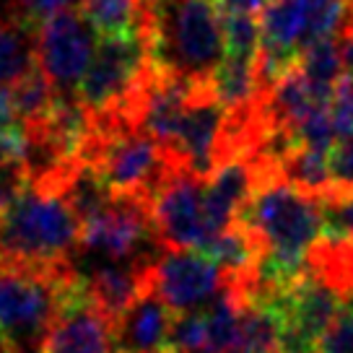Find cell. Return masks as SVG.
Returning a JSON list of instances; mask_svg holds the SVG:
<instances>
[{
	"label": "cell",
	"mask_w": 353,
	"mask_h": 353,
	"mask_svg": "<svg viewBox=\"0 0 353 353\" xmlns=\"http://www.w3.org/2000/svg\"><path fill=\"white\" fill-rule=\"evenodd\" d=\"M341 301V288L309 265L307 276L296 283L242 304H257L273 317L281 353H320L322 338L330 330Z\"/></svg>",
	"instance_id": "5b68a950"
},
{
	"label": "cell",
	"mask_w": 353,
	"mask_h": 353,
	"mask_svg": "<svg viewBox=\"0 0 353 353\" xmlns=\"http://www.w3.org/2000/svg\"><path fill=\"white\" fill-rule=\"evenodd\" d=\"M148 70L151 60H148L145 34L122 37V39H99L86 76L78 83L76 99L94 117L122 114L135 99Z\"/></svg>",
	"instance_id": "8992f818"
},
{
	"label": "cell",
	"mask_w": 353,
	"mask_h": 353,
	"mask_svg": "<svg viewBox=\"0 0 353 353\" xmlns=\"http://www.w3.org/2000/svg\"><path fill=\"white\" fill-rule=\"evenodd\" d=\"M97 32L88 26L81 11H65L52 16L37 29V57L44 76L57 94L76 97L97 52Z\"/></svg>",
	"instance_id": "8fae6325"
},
{
	"label": "cell",
	"mask_w": 353,
	"mask_h": 353,
	"mask_svg": "<svg viewBox=\"0 0 353 353\" xmlns=\"http://www.w3.org/2000/svg\"><path fill=\"white\" fill-rule=\"evenodd\" d=\"M270 0H216V8L221 16H254L257 11H265Z\"/></svg>",
	"instance_id": "484cf974"
},
{
	"label": "cell",
	"mask_w": 353,
	"mask_h": 353,
	"mask_svg": "<svg viewBox=\"0 0 353 353\" xmlns=\"http://www.w3.org/2000/svg\"><path fill=\"white\" fill-rule=\"evenodd\" d=\"M81 164H91L114 198L145 200L151 205L156 190L176 161L154 138L125 117H97V135Z\"/></svg>",
	"instance_id": "3957f363"
},
{
	"label": "cell",
	"mask_w": 353,
	"mask_h": 353,
	"mask_svg": "<svg viewBox=\"0 0 353 353\" xmlns=\"http://www.w3.org/2000/svg\"><path fill=\"white\" fill-rule=\"evenodd\" d=\"M39 348L42 353H114V322L97 304L60 312Z\"/></svg>",
	"instance_id": "5bb4252c"
},
{
	"label": "cell",
	"mask_w": 353,
	"mask_h": 353,
	"mask_svg": "<svg viewBox=\"0 0 353 353\" xmlns=\"http://www.w3.org/2000/svg\"><path fill=\"white\" fill-rule=\"evenodd\" d=\"M32 185L26 166L0 164V210H6L23 190Z\"/></svg>",
	"instance_id": "d4e9b609"
},
{
	"label": "cell",
	"mask_w": 353,
	"mask_h": 353,
	"mask_svg": "<svg viewBox=\"0 0 353 353\" xmlns=\"http://www.w3.org/2000/svg\"><path fill=\"white\" fill-rule=\"evenodd\" d=\"M299 73L307 78L314 88H320L322 94H330L332 97L338 91V86L343 83V78H345L338 37L312 44L307 52L301 55V60H299Z\"/></svg>",
	"instance_id": "ac0fdd59"
},
{
	"label": "cell",
	"mask_w": 353,
	"mask_h": 353,
	"mask_svg": "<svg viewBox=\"0 0 353 353\" xmlns=\"http://www.w3.org/2000/svg\"><path fill=\"white\" fill-rule=\"evenodd\" d=\"M236 226L252 234L260 250L309 257L322 239V198L278 174L260 176L236 216Z\"/></svg>",
	"instance_id": "277c9868"
},
{
	"label": "cell",
	"mask_w": 353,
	"mask_h": 353,
	"mask_svg": "<svg viewBox=\"0 0 353 353\" xmlns=\"http://www.w3.org/2000/svg\"><path fill=\"white\" fill-rule=\"evenodd\" d=\"M341 60H343V70H345V78L353 81V23H348L341 32Z\"/></svg>",
	"instance_id": "4316f807"
},
{
	"label": "cell",
	"mask_w": 353,
	"mask_h": 353,
	"mask_svg": "<svg viewBox=\"0 0 353 353\" xmlns=\"http://www.w3.org/2000/svg\"><path fill=\"white\" fill-rule=\"evenodd\" d=\"M37 65V32L19 19L0 23V83L11 88Z\"/></svg>",
	"instance_id": "e0dca14e"
},
{
	"label": "cell",
	"mask_w": 353,
	"mask_h": 353,
	"mask_svg": "<svg viewBox=\"0 0 353 353\" xmlns=\"http://www.w3.org/2000/svg\"><path fill=\"white\" fill-rule=\"evenodd\" d=\"M88 288L94 294L97 307L110 317L112 322L141 296L145 288V268L130 263H107L101 260L88 273H83Z\"/></svg>",
	"instance_id": "9a60e30c"
},
{
	"label": "cell",
	"mask_w": 353,
	"mask_h": 353,
	"mask_svg": "<svg viewBox=\"0 0 353 353\" xmlns=\"http://www.w3.org/2000/svg\"><path fill=\"white\" fill-rule=\"evenodd\" d=\"M13 353H42V348H13Z\"/></svg>",
	"instance_id": "f546056e"
},
{
	"label": "cell",
	"mask_w": 353,
	"mask_h": 353,
	"mask_svg": "<svg viewBox=\"0 0 353 353\" xmlns=\"http://www.w3.org/2000/svg\"><path fill=\"white\" fill-rule=\"evenodd\" d=\"M203 185L205 179L188 169H172L151 200L159 239L166 250H198L213 242L203 213Z\"/></svg>",
	"instance_id": "30bf717a"
},
{
	"label": "cell",
	"mask_w": 353,
	"mask_h": 353,
	"mask_svg": "<svg viewBox=\"0 0 353 353\" xmlns=\"http://www.w3.org/2000/svg\"><path fill=\"white\" fill-rule=\"evenodd\" d=\"M223 55L257 60L260 55V21L254 16H221Z\"/></svg>",
	"instance_id": "ffe728a7"
},
{
	"label": "cell",
	"mask_w": 353,
	"mask_h": 353,
	"mask_svg": "<svg viewBox=\"0 0 353 353\" xmlns=\"http://www.w3.org/2000/svg\"><path fill=\"white\" fill-rule=\"evenodd\" d=\"M330 172L335 182V198L353 192V132L341 135L330 148Z\"/></svg>",
	"instance_id": "7402d4cb"
},
{
	"label": "cell",
	"mask_w": 353,
	"mask_h": 353,
	"mask_svg": "<svg viewBox=\"0 0 353 353\" xmlns=\"http://www.w3.org/2000/svg\"><path fill=\"white\" fill-rule=\"evenodd\" d=\"M78 11L99 39L148 34V6L143 0H78Z\"/></svg>",
	"instance_id": "2e32d148"
},
{
	"label": "cell",
	"mask_w": 353,
	"mask_h": 353,
	"mask_svg": "<svg viewBox=\"0 0 353 353\" xmlns=\"http://www.w3.org/2000/svg\"><path fill=\"white\" fill-rule=\"evenodd\" d=\"M78 0H16V16L29 29H39L44 21L65 11H76Z\"/></svg>",
	"instance_id": "cb8c5ba5"
},
{
	"label": "cell",
	"mask_w": 353,
	"mask_h": 353,
	"mask_svg": "<svg viewBox=\"0 0 353 353\" xmlns=\"http://www.w3.org/2000/svg\"><path fill=\"white\" fill-rule=\"evenodd\" d=\"M148 60L161 76L208 83L223 57L221 13L213 0H161L148 8Z\"/></svg>",
	"instance_id": "7a4b0ae2"
},
{
	"label": "cell",
	"mask_w": 353,
	"mask_h": 353,
	"mask_svg": "<svg viewBox=\"0 0 353 353\" xmlns=\"http://www.w3.org/2000/svg\"><path fill=\"white\" fill-rule=\"evenodd\" d=\"M213 3H216V0H213Z\"/></svg>",
	"instance_id": "1f68e13d"
},
{
	"label": "cell",
	"mask_w": 353,
	"mask_h": 353,
	"mask_svg": "<svg viewBox=\"0 0 353 353\" xmlns=\"http://www.w3.org/2000/svg\"><path fill=\"white\" fill-rule=\"evenodd\" d=\"M257 182H260V169L252 159L236 156L221 161L213 169V174L203 185V213L213 239L236 223V216L250 200Z\"/></svg>",
	"instance_id": "7c38bea8"
},
{
	"label": "cell",
	"mask_w": 353,
	"mask_h": 353,
	"mask_svg": "<svg viewBox=\"0 0 353 353\" xmlns=\"http://www.w3.org/2000/svg\"><path fill=\"white\" fill-rule=\"evenodd\" d=\"M320 353H353V288L343 294L341 309L322 338Z\"/></svg>",
	"instance_id": "44dd1931"
},
{
	"label": "cell",
	"mask_w": 353,
	"mask_h": 353,
	"mask_svg": "<svg viewBox=\"0 0 353 353\" xmlns=\"http://www.w3.org/2000/svg\"><path fill=\"white\" fill-rule=\"evenodd\" d=\"M26 154H29L26 122L11 120L0 125V164L26 166Z\"/></svg>",
	"instance_id": "603a6c76"
},
{
	"label": "cell",
	"mask_w": 353,
	"mask_h": 353,
	"mask_svg": "<svg viewBox=\"0 0 353 353\" xmlns=\"http://www.w3.org/2000/svg\"><path fill=\"white\" fill-rule=\"evenodd\" d=\"M229 283L221 265L198 250H164L145 265V286L166 301V307L185 314L205 309Z\"/></svg>",
	"instance_id": "9c48e42d"
},
{
	"label": "cell",
	"mask_w": 353,
	"mask_h": 353,
	"mask_svg": "<svg viewBox=\"0 0 353 353\" xmlns=\"http://www.w3.org/2000/svg\"><path fill=\"white\" fill-rule=\"evenodd\" d=\"M11 120H16L13 104H11V88L0 83V125H6V122H11Z\"/></svg>",
	"instance_id": "83f0119b"
},
{
	"label": "cell",
	"mask_w": 353,
	"mask_h": 353,
	"mask_svg": "<svg viewBox=\"0 0 353 353\" xmlns=\"http://www.w3.org/2000/svg\"><path fill=\"white\" fill-rule=\"evenodd\" d=\"M348 23H353V8H351V19H348Z\"/></svg>",
	"instance_id": "4dcf8cb0"
},
{
	"label": "cell",
	"mask_w": 353,
	"mask_h": 353,
	"mask_svg": "<svg viewBox=\"0 0 353 353\" xmlns=\"http://www.w3.org/2000/svg\"><path fill=\"white\" fill-rule=\"evenodd\" d=\"M55 97H57L55 86L50 83V78L44 76L42 68L37 65L21 81H16L11 86V104L16 120L26 122V125L39 120L44 112L50 110V104H52Z\"/></svg>",
	"instance_id": "d6986e66"
},
{
	"label": "cell",
	"mask_w": 353,
	"mask_h": 353,
	"mask_svg": "<svg viewBox=\"0 0 353 353\" xmlns=\"http://www.w3.org/2000/svg\"><path fill=\"white\" fill-rule=\"evenodd\" d=\"M174 312L145 286L114 320V353H166Z\"/></svg>",
	"instance_id": "4fadbf2b"
},
{
	"label": "cell",
	"mask_w": 353,
	"mask_h": 353,
	"mask_svg": "<svg viewBox=\"0 0 353 353\" xmlns=\"http://www.w3.org/2000/svg\"><path fill=\"white\" fill-rule=\"evenodd\" d=\"M63 268H0V335L13 348L42 345L55 320V283Z\"/></svg>",
	"instance_id": "ba28073f"
},
{
	"label": "cell",
	"mask_w": 353,
	"mask_h": 353,
	"mask_svg": "<svg viewBox=\"0 0 353 353\" xmlns=\"http://www.w3.org/2000/svg\"><path fill=\"white\" fill-rule=\"evenodd\" d=\"M81 247L107 263L151 265L166 247L159 239L151 205L135 198H112L101 210L81 221Z\"/></svg>",
	"instance_id": "52a82bcc"
},
{
	"label": "cell",
	"mask_w": 353,
	"mask_h": 353,
	"mask_svg": "<svg viewBox=\"0 0 353 353\" xmlns=\"http://www.w3.org/2000/svg\"><path fill=\"white\" fill-rule=\"evenodd\" d=\"M81 244V221L60 188L29 185L0 210V268L57 270Z\"/></svg>",
	"instance_id": "6da1fadb"
},
{
	"label": "cell",
	"mask_w": 353,
	"mask_h": 353,
	"mask_svg": "<svg viewBox=\"0 0 353 353\" xmlns=\"http://www.w3.org/2000/svg\"><path fill=\"white\" fill-rule=\"evenodd\" d=\"M16 0H0V23L16 21Z\"/></svg>",
	"instance_id": "f1b7e54d"
}]
</instances>
